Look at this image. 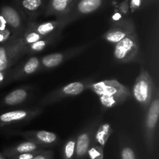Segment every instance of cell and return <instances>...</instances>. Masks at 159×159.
Returning <instances> with one entry per match:
<instances>
[{
    "mask_svg": "<svg viewBox=\"0 0 159 159\" xmlns=\"http://www.w3.org/2000/svg\"><path fill=\"white\" fill-rule=\"evenodd\" d=\"M88 89L99 96L101 104L105 108L121 105L131 95L130 89L116 79L90 82Z\"/></svg>",
    "mask_w": 159,
    "mask_h": 159,
    "instance_id": "cell-1",
    "label": "cell"
},
{
    "mask_svg": "<svg viewBox=\"0 0 159 159\" xmlns=\"http://www.w3.org/2000/svg\"><path fill=\"white\" fill-rule=\"evenodd\" d=\"M154 94V84L149 73L141 68L139 75L135 80L133 87V95L137 102L144 110L150 105Z\"/></svg>",
    "mask_w": 159,
    "mask_h": 159,
    "instance_id": "cell-2",
    "label": "cell"
},
{
    "mask_svg": "<svg viewBox=\"0 0 159 159\" xmlns=\"http://www.w3.org/2000/svg\"><path fill=\"white\" fill-rule=\"evenodd\" d=\"M26 45L21 37L0 44V71L10 69L11 67L24 54Z\"/></svg>",
    "mask_w": 159,
    "mask_h": 159,
    "instance_id": "cell-3",
    "label": "cell"
},
{
    "mask_svg": "<svg viewBox=\"0 0 159 159\" xmlns=\"http://www.w3.org/2000/svg\"><path fill=\"white\" fill-rule=\"evenodd\" d=\"M108 0H76L68 12L61 19L65 26L75 21L79 18L93 13L102 9Z\"/></svg>",
    "mask_w": 159,
    "mask_h": 159,
    "instance_id": "cell-4",
    "label": "cell"
},
{
    "mask_svg": "<svg viewBox=\"0 0 159 159\" xmlns=\"http://www.w3.org/2000/svg\"><path fill=\"white\" fill-rule=\"evenodd\" d=\"M155 96L152 97L150 105L147 109L145 121H144V138L146 144L149 149L152 150L155 147V133L158 125L159 116V99L158 89H155Z\"/></svg>",
    "mask_w": 159,
    "mask_h": 159,
    "instance_id": "cell-5",
    "label": "cell"
},
{
    "mask_svg": "<svg viewBox=\"0 0 159 159\" xmlns=\"http://www.w3.org/2000/svg\"><path fill=\"white\" fill-rule=\"evenodd\" d=\"M138 49V36L134 32L114 45L113 56L119 63H129L136 58Z\"/></svg>",
    "mask_w": 159,
    "mask_h": 159,
    "instance_id": "cell-6",
    "label": "cell"
},
{
    "mask_svg": "<svg viewBox=\"0 0 159 159\" xmlns=\"http://www.w3.org/2000/svg\"><path fill=\"white\" fill-rule=\"evenodd\" d=\"M89 83V81H82V82H73L67 84L64 86L57 89L49 95L45 96L40 101V104L41 106L50 105V104L58 102L65 98L80 95L88 89V85Z\"/></svg>",
    "mask_w": 159,
    "mask_h": 159,
    "instance_id": "cell-7",
    "label": "cell"
},
{
    "mask_svg": "<svg viewBox=\"0 0 159 159\" xmlns=\"http://www.w3.org/2000/svg\"><path fill=\"white\" fill-rule=\"evenodd\" d=\"M0 14L6 21L8 27L12 31L14 38L21 37L26 27L21 11L13 6L6 5L1 7Z\"/></svg>",
    "mask_w": 159,
    "mask_h": 159,
    "instance_id": "cell-8",
    "label": "cell"
},
{
    "mask_svg": "<svg viewBox=\"0 0 159 159\" xmlns=\"http://www.w3.org/2000/svg\"><path fill=\"white\" fill-rule=\"evenodd\" d=\"M136 32L133 20L124 18L116 23H113L110 29L102 35V38L109 43L115 45L130 34Z\"/></svg>",
    "mask_w": 159,
    "mask_h": 159,
    "instance_id": "cell-9",
    "label": "cell"
},
{
    "mask_svg": "<svg viewBox=\"0 0 159 159\" xmlns=\"http://www.w3.org/2000/svg\"><path fill=\"white\" fill-rule=\"evenodd\" d=\"M88 47L89 44H83L82 46L76 47V48H71V49L61 51V52L47 54V55L43 56L40 58L41 68L51 69V68H57V66L63 64L68 59L83 52Z\"/></svg>",
    "mask_w": 159,
    "mask_h": 159,
    "instance_id": "cell-10",
    "label": "cell"
},
{
    "mask_svg": "<svg viewBox=\"0 0 159 159\" xmlns=\"http://www.w3.org/2000/svg\"><path fill=\"white\" fill-rule=\"evenodd\" d=\"M41 112V109L37 108L34 110H16L2 113H0V127L28 121L38 116Z\"/></svg>",
    "mask_w": 159,
    "mask_h": 159,
    "instance_id": "cell-11",
    "label": "cell"
},
{
    "mask_svg": "<svg viewBox=\"0 0 159 159\" xmlns=\"http://www.w3.org/2000/svg\"><path fill=\"white\" fill-rule=\"evenodd\" d=\"M18 134L24 138L27 141H32L38 145L51 146L57 144L58 137L53 132L47 130H29V131H20Z\"/></svg>",
    "mask_w": 159,
    "mask_h": 159,
    "instance_id": "cell-12",
    "label": "cell"
},
{
    "mask_svg": "<svg viewBox=\"0 0 159 159\" xmlns=\"http://www.w3.org/2000/svg\"><path fill=\"white\" fill-rule=\"evenodd\" d=\"M65 24L61 19L57 18L55 20L43 22V23H35L28 22L26 27L33 30L43 37L51 35L54 34H61L62 30L65 27Z\"/></svg>",
    "mask_w": 159,
    "mask_h": 159,
    "instance_id": "cell-13",
    "label": "cell"
},
{
    "mask_svg": "<svg viewBox=\"0 0 159 159\" xmlns=\"http://www.w3.org/2000/svg\"><path fill=\"white\" fill-rule=\"evenodd\" d=\"M96 124L89 126L88 128L81 132L76 137L75 144V159H83L87 155V152L92 145L95 131Z\"/></svg>",
    "mask_w": 159,
    "mask_h": 159,
    "instance_id": "cell-14",
    "label": "cell"
},
{
    "mask_svg": "<svg viewBox=\"0 0 159 159\" xmlns=\"http://www.w3.org/2000/svg\"><path fill=\"white\" fill-rule=\"evenodd\" d=\"M40 69H41L40 58L36 56H33L12 71V81L20 80L23 78L35 74Z\"/></svg>",
    "mask_w": 159,
    "mask_h": 159,
    "instance_id": "cell-15",
    "label": "cell"
},
{
    "mask_svg": "<svg viewBox=\"0 0 159 159\" xmlns=\"http://www.w3.org/2000/svg\"><path fill=\"white\" fill-rule=\"evenodd\" d=\"M76 0H49L44 9V15L61 17L68 12Z\"/></svg>",
    "mask_w": 159,
    "mask_h": 159,
    "instance_id": "cell-16",
    "label": "cell"
},
{
    "mask_svg": "<svg viewBox=\"0 0 159 159\" xmlns=\"http://www.w3.org/2000/svg\"><path fill=\"white\" fill-rule=\"evenodd\" d=\"M30 95V89L28 87H21L16 89L8 93L1 102L2 107H12L20 105L28 99Z\"/></svg>",
    "mask_w": 159,
    "mask_h": 159,
    "instance_id": "cell-17",
    "label": "cell"
},
{
    "mask_svg": "<svg viewBox=\"0 0 159 159\" xmlns=\"http://www.w3.org/2000/svg\"><path fill=\"white\" fill-rule=\"evenodd\" d=\"M40 149H42L41 146L38 145V144H35L32 141H26L6 149L4 151V155L5 156L8 157V158H11L12 156H15V155L35 152V151L40 150Z\"/></svg>",
    "mask_w": 159,
    "mask_h": 159,
    "instance_id": "cell-18",
    "label": "cell"
},
{
    "mask_svg": "<svg viewBox=\"0 0 159 159\" xmlns=\"http://www.w3.org/2000/svg\"><path fill=\"white\" fill-rule=\"evenodd\" d=\"M22 10L30 17L38 16L46 7V0H20Z\"/></svg>",
    "mask_w": 159,
    "mask_h": 159,
    "instance_id": "cell-19",
    "label": "cell"
},
{
    "mask_svg": "<svg viewBox=\"0 0 159 159\" xmlns=\"http://www.w3.org/2000/svg\"><path fill=\"white\" fill-rule=\"evenodd\" d=\"M59 37H60V34H51V35L47 36V37H43L41 40H38L35 43H33L31 44L26 46L25 53H26V54H33L43 51L48 47L52 44L53 43H54Z\"/></svg>",
    "mask_w": 159,
    "mask_h": 159,
    "instance_id": "cell-20",
    "label": "cell"
},
{
    "mask_svg": "<svg viewBox=\"0 0 159 159\" xmlns=\"http://www.w3.org/2000/svg\"><path fill=\"white\" fill-rule=\"evenodd\" d=\"M112 133H113V128H112L111 125L108 123L102 124L95 131L93 140H94L96 144L103 148Z\"/></svg>",
    "mask_w": 159,
    "mask_h": 159,
    "instance_id": "cell-21",
    "label": "cell"
},
{
    "mask_svg": "<svg viewBox=\"0 0 159 159\" xmlns=\"http://www.w3.org/2000/svg\"><path fill=\"white\" fill-rule=\"evenodd\" d=\"M76 137L72 136L67 140L63 147V159H74L75 155Z\"/></svg>",
    "mask_w": 159,
    "mask_h": 159,
    "instance_id": "cell-22",
    "label": "cell"
},
{
    "mask_svg": "<svg viewBox=\"0 0 159 159\" xmlns=\"http://www.w3.org/2000/svg\"><path fill=\"white\" fill-rule=\"evenodd\" d=\"M43 37H45L40 35V34H37V32H35V31H34L33 30L29 29V28L27 27H26L24 33H23V35L21 36L22 40H23V42L24 43V44L26 45V46L31 44V43H35V42L41 40Z\"/></svg>",
    "mask_w": 159,
    "mask_h": 159,
    "instance_id": "cell-23",
    "label": "cell"
},
{
    "mask_svg": "<svg viewBox=\"0 0 159 159\" xmlns=\"http://www.w3.org/2000/svg\"><path fill=\"white\" fill-rule=\"evenodd\" d=\"M87 155L90 159H103V148L97 144H93L88 150Z\"/></svg>",
    "mask_w": 159,
    "mask_h": 159,
    "instance_id": "cell-24",
    "label": "cell"
},
{
    "mask_svg": "<svg viewBox=\"0 0 159 159\" xmlns=\"http://www.w3.org/2000/svg\"><path fill=\"white\" fill-rule=\"evenodd\" d=\"M12 71L13 70H5V71H0V87L4 86L7 83L12 81Z\"/></svg>",
    "mask_w": 159,
    "mask_h": 159,
    "instance_id": "cell-25",
    "label": "cell"
},
{
    "mask_svg": "<svg viewBox=\"0 0 159 159\" xmlns=\"http://www.w3.org/2000/svg\"><path fill=\"white\" fill-rule=\"evenodd\" d=\"M14 39L16 38H14L12 31L9 27L6 28L4 30H0V43L1 44L14 40Z\"/></svg>",
    "mask_w": 159,
    "mask_h": 159,
    "instance_id": "cell-26",
    "label": "cell"
},
{
    "mask_svg": "<svg viewBox=\"0 0 159 159\" xmlns=\"http://www.w3.org/2000/svg\"><path fill=\"white\" fill-rule=\"evenodd\" d=\"M121 159H136L135 153L130 147H124L120 152Z\"/></svg>",
    "mask_w": 159,
    "mask_h": 159,
    "instance_id": "cell-27",
    "label": "cell"
},
{
    "mask_svg": "<svg viewBox=\"0 0 159 159\" xmlns=\"http://www.w3.org/2000/svg\"><path fill=\"white\" fill-rule=\"evenodd\" d=\"M42 151H43V149H40V150H38V151H35V152H28V153L20 154V155H15V156L11 157L10 159H33L36 156V155L40 154Z\"/></svg>",
    "mask_w": 159,
    "mask_h": 159,
    "instance_id": "cell-28",
    "label": "cell"
},
{
    "mask_svg": "<svg viewBox=\"0 0 159 159\" xmlns=\"http://www.w3.org/2000/svg\"><path fill=\"white\" fill-rule=\"evenodd\" d=\"M119 11L123 16H126L129 13L130 6H129V0H124L119 5Z\"/></svg>",
    "mask_w": 159,
    "mask_h": 159,
    "instance_id": "cell-29",
    "label": "cell"
},
{
    "mask_svg": "<svg viewBox=\"0 0 159 159\" xmlns=\"http://www.w3.org/2000/svg\"><path fill=\"white\" fill-rule=\"evenodd\" d=\"M143 5V0H129V6L130 10L132 12L139 9Z\"/></svg>",
    "mask_w": 159,
    "mask_h": 159,
    "instance_id": "cell-30",
    "label": "cell"
},
{
    "mask_svg": "<svg viewBox=\"0 0 159 159\" xmlns=\"http://www.w3.org/2000/svg\"><path fill=\"white\" fill-rule=\"evenodd\" d=\"M53 156H54V153L51 151L43 150L33 159H52Z\"/></svg>",
    "mask_w": 159,
    "mask_h": 159,
    "instance_id": "cell-31",
    "label": "cell"
},
{
    "mask_svg": "<svg viewBox=\"0 0 159 159\" xmlns=\"http://www.w3.org/2000/svg\"><path fill=\"white\" fill-rule=\"evenodd\" d=\"M123 19H124L123 15L119 12V11H116L111 16V20L112 22H113V23H118V22H120V20H122Z\"/></svg>",
    "mask_w": 159,
    "mask_h": 159,
    "instance_id": "cell-32",
    "label": "cell"
},
{
    "mask_svg": "<svg viewBox=\"0 0 159 159\" xmlns=\"http://www.w3.org/2000/svg\"><path fill=\"white\" fill-rule=\"evenodd\" d=\"M6 28H8L6 21L5 20V19L3 18L2 16L0 14V30H4Z\"/></svg>",
    "mask_w": 159,
    "mask_h": 159,
    "instance_id": "cell-33",
    "label": "cell"
},
{
    "mask_svg": "<svg viewBox=\"0 0 159 159\" xmlns=\"http://www.w3.org/2000/svg\"><path fill=\"white\" fill-rule=\"evenodd\" d=\"M155 1V0H143V5L146 6H148V5L151 4V3L154 2Z\"/></svg>",
    "mask_w": 159,
    "mask_h": 159,
    "instance_id": "cell-34",
    "label": "cell"
},
{
    "mask_svg": "<svg viewBox=\"0 0 159 159\" xmlns=\"http://www.w3.org/2000/svg\"><path fill=\"white\" fill-rule=\"evenodd\" d=\"M0 159H5L4 158H3V157L2 156V155H0Z\"/></svg>",
    "mask_w": 159,
    "mask_h": 159,
    "instance_id": "cell-35",
    "label": "cell"
}]
</instances>
